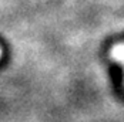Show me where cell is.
Instances as JSON below:
<instances>
[{
  "instance_id": "1",
  "label": "cell",
  "mask_w": 124,
  "mask_h": 122,
  "mask_svg": "<svg viewBox=\"0 0 124 122\" xmlns=\"http://www.w3.org/2000/svg\"><path fill=\"white\" fill-rule=\"evenodd\" d=\"M110 75H111L114 84H117V85H121V84H123L124 70H123V67H121L120 64L114 62L111 67H110Z\"/></svg>"
}]
</instances>
